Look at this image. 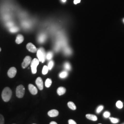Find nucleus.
Listing matches in <instances>:
<instances>
[{"instance_id": "obj_1", "label": "nucleus", "mask_w": 124, "mask_h": 124, "mask_svg": "<svg viewBox=\"0 0 124 124\" xmlns=\"http://www.w3.org/2000/svg\"><path fill=\"white\" fill-rule=\"evenodd\" d=\"M12 96V91L8 87H5L1 93V97L5 102H8Z\"/></svg>"}, {"instance_id": "obj_2", "label": "nucleus", "mask_w": 124, "mask_h": 124, "mask_svg": "<svg viewBox=\"0 0 124 124\" xmlns=\"http://www.w3.org/2000/svg\"><path fill=\"white\" fill-rule=\"evenodd\" d=\"M37 56L39 62H44L46 58V53L44 49L43 48H40L37 51Z\"/></svg>"}, {"instance_id": "obj_3", "label": "nucleus", "mask_w": 124, "mask_h": 124, "mask_svg": "<svg viewBox=\"0 0 124 124\" xmlns=\"http://www.w3.org/2000/svg\"><path fill=\"white\" fill-rule=\"evenodd\" d=\"M25 93V88L22 85H19L17 87L16 94L17 97L19 98H23Z\"/></svg>"}, {"instance_id": "obj_4", "label": "nucleus", "mask_w": 124, "mask_h": 124, "mask_svg": "<svg viewBox=\"0 0 124 124\" xmlns=\"http://www.w3.org/2000/svg\"><path fill=\"white\" fill-rule=\"evenodd\" d=\"M39 64V61L37 58L33 59L31 62V71L32 74H35L37 72V67Z\"/></svg>"}, {"instance_id": "obj_5", "label": "nucleus", "mask_w": 124, "mask_h": 124, "mask_svg": "<svg viewBox=\"0 0 124 124\" xmlns=\"http://www.w3.org/2000/svg\"><path fill=\"white\" fill-rule=\"evenodd\" d=\"M31 58L30 56H26L22 63V67L23 69H25L31 63Z\"/></svg>"}, {"instance_id": "obj_6", "label": "nucleus", "mask_w": 124, "mask_h": 124, "mask_svg": "<svg viewBox=\"0 0 124 124\" xmlns=\"http://www.w3.org/2000/svg\"><path fill=\"white\" fill-rule=\"evenodd\" d=\"M17 72V69L15 67H11L8 72V75L10 78H13L15 76Z\"/></svg>"}, {"instance_id": "obj_7", "label": "nucleus", "mask_w": 124, "mask_h": 124, "mask_svg": "<svg viewBox=\"0 0 124 124\" xmlns=\"http://www.w3.org/2000/svg\"><path fill=\"white\" fill-rule=\"evenodd\" d=\"M26 47L27 49L31 53H35L37 51V49L36 48V46L31 43H29L27 45Z\"/></svg>"}, {"instance_id": "obj_8", "label": "nucleus", "mask_w": 124, "mask_h": 124, "mask_svg": "<svg viewBox=\"0 0 124 124\" xmlns=\"http://www.w3.org/2000/svg\"><path fill=\"white\" fill-rule=\"evenodd\" d=\"M36 84L40 90L43 89V82L42 79L40 77H38L36 81Z\"/></svg>"}, {"instance_id": "obj_9", "label": "nucleus", "mask_w": 124, "mask_h": 124, "mask_svg": "<svg viewBox=\"0 0 124 124\" xmlns=\"http://www.w3.org/2000/svg\"><path fill=\"white\" fill-rule=\"evenodd\" d=\"M28 88H29V90L30 93L32 95H35L37 94V93H38V90H37V89L33 85L31 84L29 85Z\"/></svg>"}, {"instance_id": "obj_10", "label": "nucleus", "mask_w": 124, "mask_h": 124, "mask_svg": "<svg viewBox=\"0 0 124 124\" xmlns=\"http://www.w3.org/2000/svg\"><path fill=\"white\" fill-rule=\"evenodd\" d=\"M48 115L51 117H55L59 115V112L56 109H52L48 112Z\"/></svg>"}, {"instance_id": "obj_11", "label": "nucleus", "mask_w": 124, "mask_h": 124, "mask_svg": "<svg viewBox=\"0 0 124 124\" xmlns=\"http://www.w3.org/2000/svg\"><path fill=\"white\" fill-rule=\"evenodd\" d=\"M66 90L64 87L60 86L58 88L57 92L59 96H62L64 94H65V93H66Z\"/></svg>"}, {"instance_id": "obj_12", "label": "nucleus", "mask_w": 124, "mask_h": 124, "mask_svg": "<svg viewBox=\"0 0 124 124\" xmlns=\"http://www.w3.org/2000/svg\"><path fill=\"white\" fill-rule=\"evenodd\" d=\"M24 40V37L22 35H18L16 39V43L18 44L22 43Z\"/></svg>"}, {"instance_id": "obj_13", "label": "nucleus", "mask_w": 124, "mask_h": 124, "mask_svg": "<svg viewBox=\"0 0 124 124\" xmlns=\"http://www.w3.org/2000/svg\"><path fill=\"white\" fill-rule=\"evenodd\" d=\"M86 117L89 120H91L92 121H97L98 120L97 117L95 115L92 114H87L86 115Z\"/></svg>"}, {"instance_id": "obj_14", "label": "nucleus", "mask_w": 124, "mask_h": 124, "mask_svg": "<svg viewBox=\"0 0 124 124\" xmlns=\"http://www.w3.org/2000/svg\"><path fill=\"white\" fill-rule=\"evenodd\" d=\"M46 35L45 34H42L41 35H40L39 37V38H38V41H39L40 43H43L45 41V40H46Z\"/></svg>"}, {"instance_id": "obj_15", "label": "nucleus", "mask_w": 124, "mask_h": 124, "mask_svg": "<svg viewBox=\"0 0 124 124\" xmlns=\"http://www.w3.org/2000/svg\"><path fill=\"white\" fill-rule=\"evenodd\" d=\"M68 106L70 108L73 110H75L76 109V107L75 106V104L72 102H68Z\"/></svg>"}, {"instance_id": "obj_16", "label": "nucleus", "mask_w": 124, "mask_h": 124, "mask_svg": "<svg viewBox=\"0 0 124 124\" xmlns=\"http://www.w3.org/2000/svg\"><path fill=\"white\" fill-rule=\"evenodd\" d=\"M52 83V80L48 78V79H47L46 80V81H45V85H46V87L49 88V87L51 86Z\"/></svg>"}, {"instance_id": "obj_17", "label": "nucleus", "mask_w": 124, "mask_h": 124, "mask_svg": "<svg viewBox=\"0 0 124 124\" xmlns=\"http://www.w3.org/2000/svg\"><path fill=\"white\" fill-rule=\"evenodd\" d=\"M68 75V73L66 71H62L59 74V77L61 78H65Z\"/></svg>"}, {"instance_id": "obj_18", "label": "nucleus", "mask_w": 124, "mask_h": 124, "mask_svg": "<svg viewBox=\"0 0 124 124\" xmlns=\"http://www.w3.org/2000/svg\"><path fill=\"white\" fill-rule=\"evenodd\" d=\"M64 69L68 71L70 70L71 69V66L70 63L68 62H66L64 64Z\"/></svg>"}, {"instance_id": "obj_19", "label": "nucleus", "mask_w": 124, "mask_h": 124, "mask_svg": "<svg viewBox=\"0 0 124 124\" xmlns=\"http://www.w3.org/2000/svg\"><path fill=\"white\" fill-rule=\"evenodd\" d=\"M49 70V69H48V67L46 65H45L43 68V69H42V74L45 75L46 74H47Z\"/></svg>"}, {"instance_id": "obj_20", "label": "nucleus", "mask_w": 124, "mask_h": 124, "mask_svg": "<svg viewBox=\"0 0 124 124\" xmlns=\"http://www.w3.org/2000/svg\"><path fill=\"white\" fill-rule=\"evenodd\" d=\"M19 30V29L18 27H12L11 28H10L9 31L11 32V33H15L18 32Z\"/></svg>"}, {"instance_id": "obj_21", "label": "nucleus", "mask_w": 124, "mask_h": 124, "mask_svg": "<svg viewBox=\"0 0 124 124\" xmlns=\"http://www.w3.org/2000/svg\"><path fill=\"white\" fill-rule=\"evenodd\" d=\"M109 119L110 120L111 122L114 124L117 123L119 122V120L117 118H115L113 117H109Z\"/></svg>"}, {"instance_id": "obj_22", "label": "nucleus", "mask_w": 124, "mask_h": 124, "mask_svg": "<svg viewBox=\"0 0 124 124\" xmlns=\"http://www.w3.org/2000/svg\"><path fill=\"white\" fill-rule=\"evenodd\" d=\"M116 107L118 108H122L123 107V103L122 102L120 101H117L116 103Z\"/></svg>"}, {"instance_id": "obj_23", "label": "nucleus", "mask_w": 124, "mask_h": 124, "mask_svg": "<svg viewBox=\"0 0 124 124\" xmlns=\"http://www.w3.org/2000/svg\"><path fill=\"white\" fill-rule=\"evenodd\" d=\"M53 56V54L52 52H49L48 53L46 54V58L48 60H50L51 59Z\"/></svg>"}, {"instance_id": "obj_24", "label": "nucleus", "mask_w": 124, "mask_h": 124, "mask_svg": "<svg viewBox=\"0 0 124 124\" xmlns=\"http://www.w3.org/2000/svg\"><path fill=\"white\" fill-rule=\"evenodd\" d=\"M53 65H54V62H53V61H51L50 62H49L48 65L47 66L49 70H51L52 69V68H53Z\"/></svg>"}, {"instance_id": "obj_25", "label": "nucleus", "mask_w": 124, "mask_h": 124, "mask_svg": "<svg viewBox=\"0 0 124 124\" xmlns=\"http://www.w3.org/2000/svg\"><path fill=\"white\" fill-rule=\"evenodd\" d=\"M103 109V106H102V105H100V106L98 107V108H97L96 112L98 114V113H100V112L102 110V109Z\"/></svg>"}, {"instance_id": "obj_26", "label": "nucleus", "mask_w": 124, "mask_h": 124, "mask_svg": "<svg viewBox=\"0 0 124 124\" xmlns=\"http://www.w3.org/2000/svg\"><path fill=\"white\" fill-rule=\"evenodd\" d=\"M0 124H5L4 118L1 114H0Z\"/></svg>"}, {"instance_id": "obj_27", "label": "nucleus", "mask_w": 124, "mask_h": 124, "mask_svg": "<svg viewBox=\"0 0 124 124\" xmlns=\"http://www.w3.org/2000/svg\"><path fill=\"white\" fill-rule=\"evenodd\" d=\"M110 115V113L108 111H106L103 113V116L105 118H108L109 117Z\"/></svg>"}, {"instance_id": "obj_28", "label": "nucleus", "mask_w": 124, "mask_h": 124, "mask_svg": "<svg viewBox=\"0 0 124 124\" xmlns=\"http://www.w3.org/2000/svg\"><path fill=\"white\" fill-rule=\"evenodd\" d=\"M68 123H69V124H77L75 120H71V119L69 120Z\"/></svg>"}, {"instance_id": "obj_29", "label": "nucleus", "mask_w": 124, "mask_h": 124, "mask_svg": "<svg viewBox=\"0 0 124 124\" xmlns=\"http://www.w3.org/2000/svg\"><path fill=\"white\" fill-rule=\"evenodd\" d=\"M7 25H8V26L9 27L11 28V27H12V26L13 25V23L9 22L8 23Z\"/></svg>"}, {"instance_id": "obj_30", "label": "nucleus", "mask_w": 124, "mask_h": 124, "mask_svg": "<svg viewBox=\"0 0 124 124\" xmlns=\"http://www.w3.org/2000/svg\"><path fill=\"white\" fill-rule=\"evenodd\" d=\"M80 0H75L74 1V3L75 4H77L80 3Z\"/></svg>"}, {"instance_id": "obj_31", "label": "nucleus", "mask_w": 124, "mask_h": 124, "mask_svg": "<svg viewBox=\"0 0 124 124\" xmlns=\"http://www.w3.org/2000/svg\"><path fill=\"white\" fill-rule=\"evenodd\" d=\"M58 124V123H57V122H55V121H52V122H51L50 123V124Z\"/></svg>"}, {"instance_id": "obj_32", "label": "nucleus", "mask_w": 124, "mask_h": 124, "mask_svg": "<svg viewBox=\"0 0 124 124\" xmlns=\"http://www.w3.org/2000/svg\"><path fill=\"white\" fill-rule=\"evenodd\" d=\"M62 1L63 2H65L66 1V0H62Z\"/></svg>"}, {"instance_id": "obj_33", "label": "nucleus", "mask_w": 124, "mask_h": 124, "mask_svg": "<svg viewBox=\"0 0 124 124\" xmlns=\"http://www.w3.org/2000/svg\"><path fill=\"white\" fill-rule=\"evenodd\" d=\"M1 48L0 47V51H1Z\"/></svg>"}, {"instance_id": "obj_34", "label": "nucleus", "mask_w": 124, "mask_h": 124, "mask_svg": "<svg viewBox=\"0 0 124 124\" xmlns=\"http://www.w3.org/2000/svg\"><path fill=\"white\" fill-rule=\"evenodd\" d=\"M123 22L124 23V18L123 19Z\"/></svg>"}, {"instance_id": "obj_35", "label": "nucleus", "mask_w": 124, "mask_h": 124, "mask_svg": "<svg viewBox=\"0 0 124 124\" xmlns=\"http://www.w3.org/2000/svg\"><path fill=\"white\" fill-rule=\"evenodd\" d=\"M124 124V123H123V124Z\"/></svg>"}, {"instance_id": "obj_36", "label": "nucleus", "mask_w": 124, "mask_h": 124, "mask_svg": "<svg viewBox=\"0 0 124 124\" xmlns=\"http://www.w3.org/2000/svg\"></svg>"}, {"instance_id": "obj_37", "label": "nucleus", "mask_w": 124, "mask_h": 124, "mask_svg": "<svg viewBox=\"0 0 124 124\" xmlns=\"http://www.w3.org/2000/svg\"></svg>"}, {"instance_id": "obj_38", "label": "nucleus", "mask_w": 124, "mask_h": 124, "mask_svg": "<svg viewBox=\"0 0 124 124\" xmlns=\"http://www.w3.org/2000/svg\"></svg>"}]
</instances>
